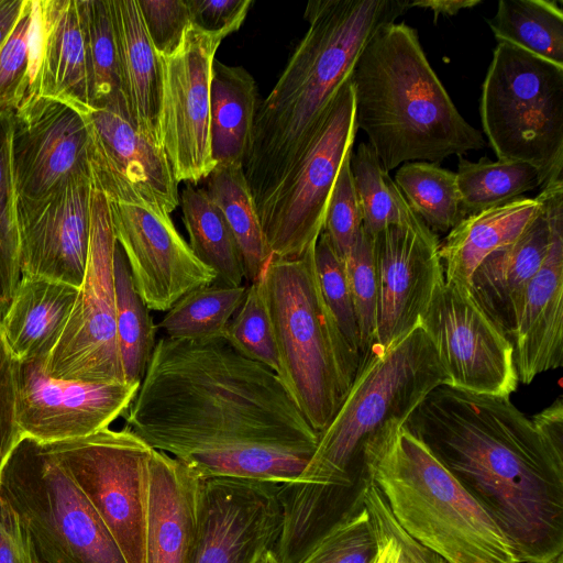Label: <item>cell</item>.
Here are the masks:
<instances>
[{
	"label": "cell",
	"instance_id": "f546056e",
	"mask_svg": "<svg viewBox=\"0 0 563 563\" xmlns=\"http://www.w3.org/2000/svg\"><path fill=\"white\" fill-rule=\"evenodd\" d=\"M206 191L221 211L239 246L245 279L254 282L272 258L242 164L216 166Z\"/></svg>",
	"mask_w": 563,
	"mask_h": 563
},
{
	"label": "cell",
	"instance_id": "7a4b0ae2",
	"mask_svg": "<svg viewBox=\"0 0 563 563\" xmlns=\"http://www.w3.org/2000/svg\"><path fill=\"white\" fill-rule=\"evenodd\" d=\"M404 426L481 505L519 563L563 562V446L509 397L438 386Z\"/></svg>",
	"mask_w": 563,
	"mask_h": 563
},
{
	"label": "cell",
	"instance_id": "8fae6325",
	"mask_svg": "<svg viewBox=\"0 0 563 563\" xmlns=\"http://www.w3.org/2000/svg\"><path fill=\"white\" fill-rule=\"evenodd\" d=\"M43 445L88 498L126 563H145L153 449L125 426Z\"/></svg>",
	"mask_w": 563,
	"mask_h": 563
},
{
	"label": "cell",
	"instance_id": "ee69618b",
	"mask_svg": "<svg viewBox=\"0 0 563 563\" xmlns=\"http://www.w3.org/2000/svg\"><path fill=\"white\" fill-rule=\"evenodd\" d=\"M314 267L320 290L341 334L351 350L361 357V340L344 261L321 232L314 245Z\"/></svg>",
	"mask_w": 563,
	"mask_h": 563
},
{
	"label": "cell",
	"instance_id": "8992f818",
	"mask_svg": "<svg viewBox=\"0 0 563 563\" xmlns=\"http://www.w3.org/2000/svg\"><path fill=\"white\" fill-rule=\"evenodd\" d=\"M442 385L450 378L421 324L387 346L372 342L297 482L362 497L365 448L393 423L405 424Z\"/></svg>",
	"mask_w": 563,
	"mask_h": 563
},
{
	"label": "cell",
	"instance_id": "e575fe53",
	"mask_svg": "<svg viewBox=\"0 0 563 563\" xmlns=\"http://www.w3.org/2000/svg\"><path fill=\"white\" fill-rule=\"evenodd\" d=\"M395 183L413 213L434 234L449 232L465 218L456 175L438 163H405L398 167Z\"/></svg>",
	"mask_w": 563,
	"mask_h": 563
},
{
	"label": "cell",
	"instance_id": "7bdbcfd3",
	"mask_svg": "<svg viewBox=\"0 0 563 563\" xmlns=\"http://www.w3.org/2000/svg\"><path fill=\"white\" fill-rule=\"evenodd\" d=\"M361 340V354L375 341L377 330L378 287L374 260V239L362 228L344 258Z\"/></svg>",
	"mask_w": 563,
	"mask_h": 563
},
{
	"label": "cell",
	"instance_id": "ac0fdd59",
	"mask_svg": "<svg viewBox=\"0 0 563 563\" xmlns=\"http://www.w3.org/2000/svg\"><path fill=\"white\" fill-rule=\"evenodd\" d=\"M279 485L201 479L198 528L188 563H256L282 528Z\"/></svg>",
	"mask_w": 563,
	"mask_h": 563
},
{
	"label": "cell",
	"instance_id": "b9f144b4",
	"mask_svg": "<svg viewBox=\"0 0 563 563\" xmlns=\"http://www.w3.org/2000/svg\"><path fill=\"white\" fill-rule=\"evenodd\" d=\"M379 541L362 506L325 531L297 563H374Z\"/></svg>",
	"mask_w": 563,
	"mask_h": 563
},
{
	"label": "cell",
	"instance_id": "ba28073f",
	"mask_svg": "<svg viewBox=\"0 0 563 563\" xmlns=\"http://www.w3.org/2000/svg\"><path fill=\"white\" fill-rule=\"evenodd\" d=\"M479 115L498 161L530 164L541 188L563 179V67L498 43L482 85Z\"/></svg>",
	"mask_w": 563,
	"mask_h": 563
},
{
	"label": "cell",
	"instance_id": "3957f363",
	"mask_svg": "<svg viewBox=\"0 0 563 563\" xmlns=\"http://www.w3.org/2000/svg\"><path fill=\"white\" fill-rule=\"evenodd\" d=\"M408 9L409 0L308 2V29L254 119L243 168L256 210L302 156L371 38Z\"/></svg>",
	"mask_w": 563,
	"mask_h": 563
},
{
	"label": "cell",
	"instance_id": "4dcf8cb0",
	"mask_svg": "<svg viewBox=\"0 0 563 563\" xmlns=\"http://www.w3.org/2000/svg\"><path fill=\"white\" fill-rule=\"evenodd\" d=\"M183 222L194 254L217 273V280L242 286L245 271L236 241L205 188L187 184L179 194Z\"/></svg>",
	"mask_w": 563,
	"mask_h": 563
},
{
	"label": "cell",
	"instance_id": "11a10c76",
	"mask_svg": "<svg viewBox=\"0 0 563 563\" xmlns=\"http://www.w3.org/2000/svg\"><path fill=\"white\" fill-rule=\"evenodd\" d=\"M256 563H282L273 551L264 553Z\"/></svg>",
	"mask_w": 563,
	"mask_h": 563
},
{
	"label": "cell",
	"instance_id": "74e56055",
	"mask_svg": "<svg viewBox=\"0 0 563 563\" xmlns=\"http://www.w3.org/2000/svg\"><path fill=\"white\" fill-rule=\"evenodd\" d=\"M41 46L40 0H24L21 14L0 47V110H15L37 76Z\"/></svg>",
	"mask_w": 563,
	"mask_h": 563
},
{
	"label": "cell",
	"instance_id": "4316f807",
	"mask_svg": "<svg viewBox=\"0 0 563 563\" xmlns=\"http://www.w3.org/2000/svg\"><path fill=\"white\" fill-rule=\"evenodd\" d=\"M78 287L22 276L0 319L4 340L18 362L45 365L70 316Z\"/></svg>",
	"mask_w": 563,
	"mask_h": 563
},
{
	"label": "cell",
	"instance_id": "484cf974",
	"mask_svg": "<svg viewBox=\"0 0 563 563\" xmlns=\"http://www.w3.org/2000/svg\"><path fill=\"white\" fill-rule=\"evenodd\" d=\"M121 93L137 129L161 145V58L142 20L137 0H109ZM162 146V145H161Z\"/></svg>",
	"mask_w": 563,
	"mask_h": 563
},
{
	"label": "cell",
	"instance_id": "5bb4252c",
	"mask_svg": "<svg viewBox=\"0 0 563 563\" xmlns=\"http://www.w3.org/2000/svg\"><path fill=\"white\" fill-rule=\"evenodd\" d=\"M460 390L509 397L518 386L514 346L468 291L443 280L420 321Z\"/></svg>",
	"mask_w": 563,
	"mask_h": 563
},
{
	"label": "cell",
	"instance_id": "816d5d0a",
	"mask_svg": "<svg viewBox=\"0 0 563 563\" xmlns=\"http://www.w3.org/2000/svg\"><path fill=\"white\" fill-rule=\"evenodd\" d=\"M481 0H418L409 1V8L416 7L433 12L434 21L439 15H455L463 9H472L478 5Z\"/></svg>",
	"mask_w": 563,
	"mask_h": 563
},
{
	"label": "cell",
	"instance_id": "60d3db41",
	"mask_svg": "<svg viewBox=\"0 0 563 563\" xmlns=\"http://www.w3.org/2000/svg\"><path fill=\"white\" fill-rule=\"evenodd\" d=\"M223 339L245 357L277 374L278 357L265 297L263 272L246 288L245 297L229 322Z\"/></svg>",
	"mask_w": 563,
	"mask_h": 563
},
{
	"label": "cell",
	"instance_id": "e0dca14e",
	"mask_svg": "<svg viewBox=\"0 0 563 563\" xmlns=\"http://www.w3.org/2000/svg\"><path fill=\"white\" fill-rule=\"evenodd\" d=\"M139 387L60 379L47 375L41 362H18L16 424L41 444L87 437L123 417Z\"/></svg>",
	"mask_w": 563,
	"mask_h": 563
},
{
	"label": "cell",
	"instance_id": "9c48e42d",
	"mask_svg": "<svg viewBox=\"0 0 563 563\" xmlns=\"http://www.w3.org/2000/svg\"><path fill=\"white\" fill-rule=\"evenodd\" d=\"M0 494L45 563H126L101 518L43 444L23 437L0 470Z\"/></svg>",
	"mask_w": 563,
	"mask_h": 563
},
{
	"label": "cell",
	"instance_id": "cb8c5ba5",
	"mask_svg": "<svg viewBox=\"0 0 563 563\" xmlns=\"http://www.w3.org/2000/svg\"><path fill=\"white\" fill-rule=\"evenodd\" d=\"M549 242L550 222L542 202L523 233L486 256L471 276V297L510 341L526 288L541 266Z\"/></svg>",
	"mask_w": 563,
	"mask_h": 563
},
{
	"label": "cell",
	"instance_id": "db71d44e",
	"mask_svg": "<svg viewBox=\"0 0 563 563\" xmlns=\"http://www.w3.org/2000/svg\"><path fill=\"white\" fill-rule=\"evenodd\" d=\"M377 537L379 548L374 563H397L398 549L394 540L380 533Z\"/></svg>",
	"mask_w": 563,
	"mask_h": 563
},
{
	"label": "cell",
	"instance_id": "2e32d148",
	"mask_svg": "<svg viewBox=\"0 0 563 563\" xmlns=\"http://www.w3.org/2000/svg\"><path fill=\"white\" fill-rule=\"evenodd\" d=\"M91 180L108 200L169 214L179 206L178 183L163 147L142 133L122 93L87 113Z\"/></svg>",
	"mask_w": 563,
	"mask_h": 563
},
{
	"label": "cell",
	"instance_id": "277c9868",
	"mask_svg": "<svg viewBox=\"0 0 563 563\" xmlns=\"http://www.w3.org/2000/svg\"><path fill=\"white\" fill-rule=\"evenodd\" d=\"M350 82L356 129L387 172L408 162L439 164L487 146L452 102L417 31L405 22L390 23L371 38Z\"/></svg>",
	"mask_w": 563,
	"mask_h": 563
},
{
	"label": "cell",
	"instance_id": "f35d334b",
	"mask_svg": "<svg viewBox=\"0 0 563 563\" xmlns=\"http://www.w3.org/2000/svg\"><path fill=\"white\" fill-rule=\"evenodd\" d=\"M85 42L90 107L121 93L118 49L109 0H77Z\"/></svg>",
	"mask_w": 563,
	"mask_h": 563
},
{
	"label": "cell",
	"instance_id": "5b68a950",
	"mask_svg": "<svg viewBox=\"0 0 563 563\" xmlns=\"http://www.w3.org/2000/svg\"><path fill=\"white\" fill-rule=\"evenodd\" d=\"M364 464L397 523L446 563H519L486 511L404 424L375 438Z\"/></svg>",
	"mask_w": 563,
	"mask_h": 563
},
{
	"label": "cell",
	"instance_id": "44dd1931",
	"mask_svg": "<svg viewBox=\"0 0 563 563\" xmlns=\"http://www.w3.org/2000/svg\"><path fill=\"white\" fill-rule=\"evenodd\" d=\"M374 239L378 287L375 341L387 346L420 324L444 280L440 240L428 227L389 225Z\"/></svg>",
	"mask_w": 563,
	"mask_h": 563
},
{
	"label": "cell",
	"instance_id": "681fc988",
	"mask_svg": "<svg viewBox=\"0 0 563 563\" xmlns=\"http://www.w3.org/2000/svg\"><path fill=\"white\" fill-rule=\"evenodd\" d=\"M191 23L205 32L223 38L238 31L245 20L252 0H186Z\"/></svg>",
	"mask_w": 563,
	"mask_h": 563
},
{
	"label": "cell",
	"instance_id": "4fadbf2b",
	"mask_svg": "<svg viewBox=\"0 0 563 563\" xmlns=\"http://www.w3.org/2000/svg\"><path fill=\"white\" fill-rule=\"evenodd\" d=\"M222 40L191 23L177 49L159 56V139L178 184L195 185L216 167L210 141V84Z\"/></svg>",
	"mask_w": 563,
	"mask_h": 563
},
{
	"label": "cell",
	"instance_id": "836d02e7",
	"mask_svg": "<svg viewBox=\"0 0 563 563\" xmlns=\"http://www.w3.org/2000/svg\"><path fill=\"white\" fill-rule=\"evenodd\" d=\"M246 288L218 282L195 288L178 299L157 323L165 336L181 341L223 339Z\"/></svg>",
	"mask_w": 563,
	"mask_h": 563
},
{
	"label": "cell",
	"instance_id": "7dc6e473",
	"mask_svg": "<svg viewBox=\"0 0 563 563\" xmlns=\"http://www.w3.org/2000/svg\"><path fill=\"white\" fill-rule=\"evenodd\" d=\"M362 503L377 533L394 540L398 549L397 563H446L439 554L410 537L395 520L376 487L367 481Z\"/></svg>",
	"mask_w": 563,
	"mask_h": 563
},
{
	"label": "cell",
	"instance_id": "f6af8a7d",
	"mask_svg": "<svg viewBox=\"0 0 563 563\" xmlns=\"http://www.w3.org/2000/svg\"><path fill=\"white\" fill-rule=\"evenodd\" d=\"M350 161L351 156L344 161L336 177L322 230L342 261L350 253L363 224Z\"/></svg>",
	"mask_w": 563,
	"mask_h": 563
},
{
	"label": "cell",
	"instance_id": "f907efd6",
	"mask_svg": "<svg viewBox=\"0 0 563 563\" xmlns=\"http://www.w3.org/2000/svg\"><path fill=\"white\" fill-rule=\"evenodd\" d=\"M0 563H45L21 517L1 494Z\"/></svg>",
	"mask_w": 563,
	"mask_h": 563
},
{
	"label": "cell",
	"instance_id": "8d00e7d4",
	"mask_svg": "<svg viewBox=\"0 0 563 563\" xmlns=\"http://www.w3.org/2000/svg\"><path fill=\"white\" fill-rule=\"evenodd\" d=\"M456 184L466 216L510 202L541 187L538 170L523 162H478L459 157Z\"/></svg>",
	"mask_w": 563,
	"mask_h": 563
},
{
	"label": "cell",
	"instance_id": "d590c367",
	"mask_svg": "<svg viewBox=\"0 0 563 563\" xmlns=\"http://www.w3.org/2000/svg\"><path fill=\"white\" fill-rule=\"evenodd\" d=\"M350 165L363 227L372 236L389 225L427 227L410 209L367 142L352 153Z\"/></svg>",
	"mask_w": 563,
	"mask_h": 563
},
{
	"label": "cell",
	"instance_id": "9a60e30c",
	"mask_svg": "<svg viewBox=\"0 0 563 563\" xmlns=\"http://www.w3.org/2000/svg\"><path fill=\"white\" fill-rule=\"evenodd\" d=\"M11 163L19 201L41 199L68 181L91 179L87 113L54 98L27 95L13 110Z\"/></svg>",
	"mask_w": 563,
	"mask_h": 563
},
{
	"label": "cell",
	"instance_id": "bcb514c9",
	"mask_svg": "<svg viewBox=\"0 0 563 563\" xmlns=\"http://www.w3.org/2000/svg\"><path fill=\"white\" fill-rule=\"evenodd\" d=\"M137 3L146 32L157 54H172L191 24L187 1L137 0Z\"/></svg>",
	"mask_w": 563,
	"mask_h": 563
},
{
	"label": "cell",
	"instance_id": "7c38bea8",
	"mask_svg": "<svg viewBox=\"0 0 563 563\" xmlns=\"http://www.w3.org/2000/svg\"><path fill=\"white\" fill-rule=\"evenodd\" d=\"M113 234L109 202L92 185L90 243L82 283L44 372L56 378L126 383L115 331Z\"/></svg>",
	"mask_w": 563,
	"mask_h": 563
},
{
	"label": "cell",
	"instance_id": "603a6c76",
	"mask_svg": "<svg viewBox=\"0 0 563 563\" xmlns=\"http://www.w3.org/2000/svg\"><path fill=\"white\" fill-rule=\"evenodd\" d=\"M201 479L168 454L152 450L145 563H188L195 542Z\"/></svg>",
	"mask_w": 563,
	"mask_h": 563
},
{
	"label": "cell",
	"instance_id": "30bf717a",
	"mask_svg": "<svg viewBox=\"0 0 563 563\" xmlns=\"http://www.w3.org/2000/svg\"><path fill=\"white\" fill-rule=\"evenodd\" d=\"M356 132L349 80L302 156L256 210L273 257H300L316 244L339 172L353 153Z\"/></svg>",
	"mask_w": 563,
	"mask_h": 563
},
{
	"label": "cell",
	"instance_id": "9f6ffc18",
	"mask_svg": "<svg viewBox=\"0 0 563 563\" xmlns=\"http://www.w3.org/2000/svg\"><path fill=\"white\" fill-rule=\"evenodd\" d=\"M563 563V562H562Z\"/></svg>",
	"mask_w": 563,
	"mask_h": 563
},
{
	"label": "cell",
	"instance_id": "c3c4849f",
	"mask_svg": "<svg viewBox=\"0 0 563 563\" xmlns=\"http://www.w3.org/2000/svg\"><path fill=\"white\" fill-rule=\"evenodd\" d=\"M16 364L0 323V470L23 438L15 419Z\"/></svg>",
	"mask_w": 563,
	"mask_h": 563
},
{
	"label": "cell",
	"instance_id": "ab89813d",
	"mask_svg": "<svg viewBox=\"0 0 563 563\" xmlns=\"http://www.w3.org/2000/svg\"><path fill=\"white\" fill-rule=\"evenodd\" d=\"M12 110H0V319L22 278L18 196L11 163Z\"/></svg>",
	"mask_w": 563,
	"mask_h": 563
},
{
	"label": "cell",
	"instance_id": "d6a6232c",
	"mask_svg": "<svg viewBox=\"0 0 563 563\" xmlns=\"http://www.w3.org/2000/svg\"><path fill=\"white\" fill-rule=\"evenodd\" d=\"M115 331L124 380L141 383L156 344L150 309L134 287L126 258L117 243L113 256Z\"/></svg>",
	"mask_w": 563,
	"mask_h": 563
},
{
	"label": "cell",
	"instance_id": "f5cc1de1",
	"mask_svg": "<svg viewBox=\"0 0 563 563\" xmlns=\"http://www.w3.org/2000/svg\"><path fill=\"white\" fill-rule=\"evenodd\" d=\"M24 0H0V47L13 30Z\"/></svg>",
	"mask_w": 563,
	"mask_h": 563
},
{
	"label": "cell",
	"instance_id": "f1b7e54d",
	"mask_svg": "<svg viewBox=\"0 0 563 563\" xmlns=\"http://www.w3.org/2000/svg\"><path fill=\"white\" fill-rule=\"evenodd\" d=\"M260 98L253 76L242 66L212 65L210 141L216 166L244 164Z\"/></svg>",
	"mask_w": 563,
	"mask_h": 563
},
{
	"label": "cell",
	"instance_id": "ffe728a7",
	"mask_svg": "<svg viewBox=\"0 0 563 563\" xmlns=\"http://www.w3.org/2000/svg\"><path fill=\"white\" fill-rule=\"evenodd\" d=\"M91 190V179H77L41 199L18 200L22 276L80 286L90 243Z\"/></svg>",
	"mask_w": 563,
	"mask_h": 563
},
{
	"label": "cell",
	"instance_id": "d6986e66",
	"mask_svg": "<svg viewBox=\"0 0 563 563\" xmlns=\"http://www.w3.org/2000/svg\"><path fill=\"white\" fill-rule=\"evenodd\" d=\"M108 202L115 241L150 310L167 311L188 291L217 280V273L194 254L169 214Z\"/></svg>",
	"mask_w": 563,
	"mask_h": 563
},
{
	"label": "cell",
	"instance_id": "52a82bcc",
	"mask_svg": "<svg viewBox=\"0 0 563 563\" xmlns=\"http://www.w3.org/2000/svg\"><path fill=\"white\" fill-rule=\"evenodd\" d=\"M314 245L300 257L272 256L263 280L277 350V375L320 433L342 404L360 356L344 340L324 302L314 267Z\"/></svg>",
	"mask_w": 563,
	"mask_h": 563
},
{
	"label": "cell",
	"instance_id": "6da1fadb",
	"mask_svg": "<svg viewBox=\"0 0 563 563\" xmlns=\"http://www.w3.org/2000/svg\"><path fill=\"white\" fill-rule=\"evenodd\" d=\"M123 418L200 479L295 483L319 439L278 375L224 339H158Z\"/></svg>",
	"mask_w": 563,
	"mask_h": 563
},
{
	"label": "cell",
	"instance_id": "83f0119b",
	"mask_svg": "<svg viewBox=\"0 0 563 563\" xmlns=\"http://www.w3.org/2000/svg\"><path fill=\"white\" fill-rule=\"evenodd\" d=\"M541 209L539 194L466 216L439 243L445 283L468 291L471 276L479 263L517 240Z\"/></svg>",
	"mask_w": 563,
	"mask_h": 563
},
{
	"label": "cell",
	"instance_id": "d4e9b609",
	"mask_svg": "<svg viewBox=\"0 0 563 563\" xmlns=\"http://www.w3.org/2000/svg\"><path fill=\"white\" fill-rule=\"evenodd\" d=\"M40 65L30 93L60 100L86 114L91 107L77 0H40Z\"/></svg>",
	"mask_w": 563,
	"mask_h": 563
},
{
	"label": "cell",
	"instance_id": "1f68e13d",
	"mask_svg": "<svg viewBox=\"0 0 563 563\" xmlns=\"http://www.w3.org/2000/svg\"><path fill=\"white\" fill-rule=\"evenodd\" d=\"M498 43H506L563 67V11L556 0H499L487 20Z\"/></svg>",
	"mask_w": 563,
	"mask_h": 563
},
{
	"label": "cell",
	"instance_id": "7402d4cb",
	"mask_svg": "<svg viewBox=\"0 0 563 563\" xmlns=\"http://www.w3.org/2000/svg\"><path fill=\"white\" fill-rule=\"evenodd\" d=\"M540 195L550 242L526 288L511 340L518 380L525 385L563 363V179L541 188Z\"/></svg>",
	"mask_w": 563,
	"mask_h": 563
}]
</instances>
